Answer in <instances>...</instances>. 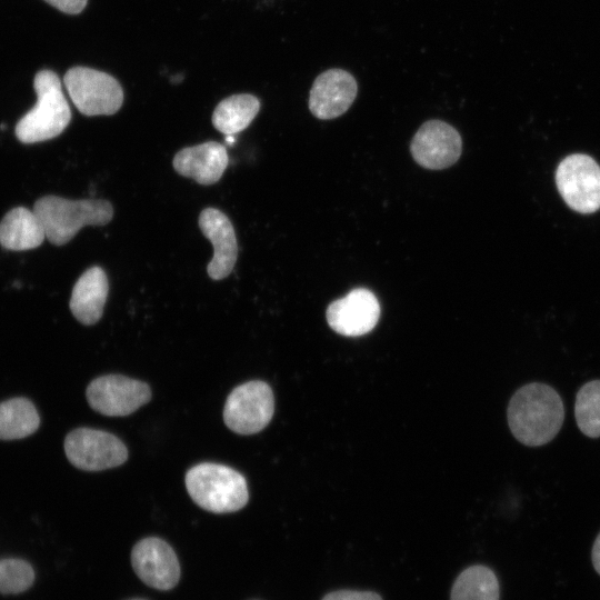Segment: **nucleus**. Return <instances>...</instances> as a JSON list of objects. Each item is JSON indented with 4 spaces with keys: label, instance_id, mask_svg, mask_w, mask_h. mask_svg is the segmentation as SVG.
I'll list each match as a JSON object with an SVG mask.
<instances>
[{
    "label": "nucleus",
    "instance_id": "9",
    "mask_svg": "<svg viewBox=\"0 0 600 600\" xmlns=\"http://www.w3.org/2000/svg\"><path fill=\"white\" fill-rule=\"evenodd\" d=\"M89 406L108 417L131 414L151 398L150 387L121 374H107L92 380L86 390Z\"/></svg>",
    "mask_w": 600,
    "mask_h": 600
},
{
    "label": "nucleus",
    "instance_id": "17",
    "mask_svg": "<svg viewBox=\"0 0 600 600\" xmlns=\"http://www.w3.org/2000/svg\"><path fill=\"white\" fill-rule=\"evenodd\" d=\"M44 239L43 226L33 210L16 207L0 221V244L4 249L13 251L34 249Z\"/></svg>",
    "mask_w": 600,
    "mask_h": 600
},
{
    "label": "nucleus",
    "instance_id": "7",
    "mask_svg": "<svg viewBox=\"0 0 600 600\" xmlns=\"http://www.w3.org/2000/svg\"><path fill=\"white\" fill-rule=\"evenodd\" d=\"M556 184L572 210L587 214L600 208V166L591 157L573 153L561 160Z\"/></svg>",
    "mask_w": 600,
    "mask_h": 600
},
{
    "label": "nucleus",
    "instance_id": "25",
    "mask_svg": "<svg viewBox=\"0 0 600 600\" xmlns=\"http://www.w3.org/2000/svg\"><path fill=\"white\" fill-rule=\"evenodd\" d=\"M591 559L596 571L600 574V532L594 540Z\"/></svg>",
    "mask_w": 600,
    "mask_h": 600
},
{
    "label": "nucleus",
    "instance_id": "26",
    "mask_svg": "<svg viewBox=\"0 0 600 600\" xmlns=\"http://www.w3.org/2000/svg\"><path fill=\"white\" fill-rule=\"evenodd\" d=\"M236 138L233 134H229L226 137V141L229 143V144H232L234 142Z\"/></svg>",
    "mask_w": 600,
    "mask_h": 600
},
{
    "label": "nucleus",
    "instance_id": "8",
    "mask_svg": "<svg viewBox=\"0 0 600 600\" xmlns=\"http://www.w3.org/2000/svg\"><path fill=\"white\" fill-rule=\"evenodd\" d=\"M68 460L78 469L100 471L121 466L128 449L114 434L91 428H78L64 439Z\"/></svg>",
    "mask_w": 600,
    "mask_h": 600
},
{
    "label": "nucleus",
    "instance_id": "12",
    "mask_svg": "<svg viewBox=\"0 0 600 600\" xmlns=\"http://www.w3.org/2000/svg\"><path fill=\"white\" fill-rule=\"evenodd\" d=\"M326 317L328 324L337 333L359 337L370 332L378 323L380 304L370 290L358 288L331 302Z\"/></svg>",
    "mask_w": 600,
    "mask_h": 600
},
{
    "label": "nucleus",
    "instance_id": "18",
    "mask_svg": "<svg viewBox=\"0 0 600 600\" xmlns=\"http://www.w3.org/2000/svg\"><path fill=\"white\" fill-rule=\"evenodd\" d=\"M40 417L34 404L18 397L0 403V440H17L34 433Z\"/></svg>",
    "mask_w": 600,
    "mask_h": 600
},
{
    "label": "nucleus",
    "instance_id": "5",
    "mask_svg": "<svg viewBox=\"0 0 600 600\" xmlns=\"http://www.w3.org/2000/svg\"><path fill=\"white\" fill-rule=\"evenodd\" d=\"M63 82L71 101L84 116H110L122 106V88L106 72L73 67L66 72Z\"/></svg>",
    "mask_w": 600,
    "mask_h": 600
},
{
    "label": "nucleus",
    "instance_id": "6",
    "mask_svg": "<svg viewBox=\"0 0 600 600\" xmlns=\"http://www.w3.org/2000/svg\"><path fill=\"white\" fill-rule=\"evenodd\" d=\"M274 399L270 386L254 380L236 387L228 396L223 420L238 434H253L264 429L272 419Z\"/></svg>",
    "mask_w": 600,
    "mask_h": 600
},
{
    "label": "nucleus",
    "instance_id": "24",
    "mask_svg": "<svg viewBox=\"0 0 600 600\" xmlns=\"http://www.w3.org/2000/svg\"><path fill=\"white\" fill-rule=\"evenodd\" d=\"M44 1L64 13L78 14L86 8L88 0H44Z\"/></svg>",
    "mask_w": 600,
    "mask_h": 600
},
{
    "label": "nucleus",
    "instance_id": "23",
    "mask_svg": "<svg viewBox=\"0 0 600 600\" xmlns=\"http://www.w3.org/2000/svg\"><path fill=\"white\" fill-rule=\"evenodd\" d=\"M321 600H382L372 591L337 590L326 594Z\"/></svg>",
    "mask_w": 600,
    "mask_h": 600
},
{
    "label": "nucleus",
    "instance_id": "15",
    "mask_svg": "<svg viewBox=\"0 0 600 600\" xmlns=\"http://www.w3.org/2000/svg\"><path fill=\"white\" fill-rule=\"evenodd\" d=\"M228 162L226 147L208 141L181 149L174 156L172 164L179 174L191 178L202 186H209L220 180Z\"/></svg>",
    "mask_w": 600,
    "mask_h": 600
},
{
    "label": "nucleus",
    "instance_id": "16",
    "mask_svg": "<svg viewBox=\"0 0 600 600\" xmlns=\"http://www.w3.org/2000/svg\"><path fill=\"white\" fill-rule=\"evenodd\" d=\"M109 282L106 272L93 266L73 286L69 307L74 318L86 326L97 323L103 313Z\"/></svg>",
    "mask_w": 600,
    "mask_h": 600
},
{
    "label": "nucleus",
    "instance_id": "13",
    "mask_svg": "<svg viewBox=\"0 0 600 600\" xmlns=\"http://www.w3.org/2000/svg\"><path fill=\"white\" fill-rule=\"evenodd\" d=\"M357 92V82L348 71L330 69L316 78L310 90L309 109L319 119L337 118L349 109Z\"/></svg>",
    "mask_w": 600,
    "mask_h": 600
},
{
    "label": "nucleus",
    "instance_id": "20",
    "mask_svg": "<svg viewBox=\"0 0 600 600\" xmlns=\"http://www.w3.org/2000/svg\"><path fill=\"white\" fill-rule=\"evenodd\" d=\"M500 587L494 572L482 564L464 569L454 580L450 600H499Z\"/></svg>",
    "mask_w": 600,
    "mask_h": 600
},
{
    "label": "nucleus",
    "instance_id": "19",
    "mask_svg": "<svg viewBox=\"0 0 600 600\" xmlns=\"http://www.w3.org/2000/svg\"><path fill=\"white\" fill-rule=\"evenodd\" d=\"M260 101L252 94H234L222 100L212 113V123L226 136L244 130L256 118Z\"/></svg>",
    "mask_w": 600,
    "mask_h": 600
},
{
    "label": "nucleus",
    "instance_id": "21",
    "mask_svg": "<svg viewBox=\"0 0 600 600\" xmlns=\"http://www.w3.org/2000/svg\"><path fill=\"white\" fill-rule=\"evenodd\" d=\"M574 417L580 431L589 438L600 437V380L584 383L576 396Z\"/></svg>",
    "mask_w": 600,
    "mask_h": 600
},
{
    "label": "nucleus",
    "instance_id": "3",
    "mask_svg": "<svg viewBox=\"0 0 600 600\" xmlns=\"http://www.w3.org/2000/svg\"><path fill=\"white\" fill-rule=\"evenodd\" d=\"M46 238L56 246L68 243L86 226H104L111 221L113 209L101 199L69 200L58 196H46L33 204Z\"/></svg>",
    "mask_w": 600,
    "mask_h": 600
},
{
    "label": "nucleus",
    "instance_id": "1",
    "mask_svg": "<svg viewBox=\"0 0 600 600\" xmlns=\"http://www.w3.org/2000/svg\"><path fill=\"white\" fill-rule=\"evenodd\" d=\"M513 437L524 446L540 447L560 431L564 407L560 394L550 386L531 382L511 397L507 411Z\"/></svg>",
    "mask_w": 600,
    "mask_h": 600
},
{
    "label": "nucleus",
    "instance_id": "4",
    "mask_svg": "<svg viewBox=\"0 0 600 600\" xmlns=\"http://www.w3.org/2000/svg\"><path fill=\"white\" fill-rule=\"evenodd\" d=\"M184 482L191 499L213 513L238 511L249 499L244 477L223 464L199 463L188 470Z\"/></svg>",
    "mask_w": 600,
    "mask_h": 600
},
{
    "label": "nucleus",
    "instance_id": "11",
    "mask_svg": "<svg viewBox=\"0 0 600 600\" xmlns=\"http://www.w3.org/2000/svg\"><path fill=\"white\" fill-rule=\"evenodd\" d=\"M462 150L459 132L447 122L430 120L416 132L410 151L420 166L440 170L457 162Z\"/></svg>",
    "mask_w": 600,
    "mask_h": 600
},
{
    "label": "nucleus",
    "instance_id": "22",
    "mask_svg": "<svg viewBox=\"0 0 600 600\" xmlns=\"http://www.w3.org/2000/svg\"><path fill=\"white\" fill-rule=\"evenodd\" d=\"M34 580L32 567L21 559L0 560V593H20Z\"/></svg>",
    "mask_w": 600,
    "mask_h": 600
},
{
    "label": "nucleus",
    "instance_id": "10",
    "mask_svg": "<svg viewBox=\"0 0 600 600\" xmlns=\"http://www.w3.org/2000/svg\"><path fill=\"white\" fill-rule=\"evenodd\" d=\"M131 564L146 584L158 590H170L180 579V564L168 542L158 537L138 541L131 551Z\"/></svg>",
    "mask_w": 600,
    "mask_h": 600
},
{
    "label": "nucleus",
    "instance_id": "2",
    "mask_svg": "<svg viewBox=\"0 0 600 600\" xmlns=\"http://www.w3.org/2000/svg\"><path fill=\"white\" fill-rule=\"evenodd\" d=\"M37 103L16 126V137L22 143H36L58 137L69 124L71 110L62 92L58 74L40 70L33 79Z\"/></svg>",
    "mask_w": 600,
    "mask_h": 600
},
{
    "label": "nucleus",
    "instance_id": "14",
    "mask_svg": "<svg viewBox=\"0 0 600 600\" xmlns=\"http://www.w3.org/2000/svg\"><path fill=\"white\" fill-rule=\"evenodd\" d=\"M199 227L213 246V257L208 263V276L213 280L228 277L237 261L238 246L233 226L218 209L207 208L199 216Z\"/></svg>",
    "mask_w": 600,
    "mask_h": 600
}]
</instances>
